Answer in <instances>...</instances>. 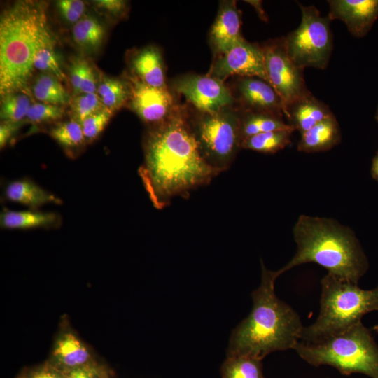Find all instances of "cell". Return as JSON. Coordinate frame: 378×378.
Here are the masks:
<instances>
[{"mask_svg":"<svg viewBox=\"0 0 378 378\" xmlns=\"http://www.w3.org/2000/svg\"><path fill=\"white\" fill-rule=\"evenodd\" d=\"M371 174L372 178L378 183V150L372 159Z\"/></svg>","mask_w":378,"mask_h":378,"instance_id":"60d3db41","label":"cell"},{"mask_svg":"<svg viewBox=\"0 0 378 378\" xmlns=\"http://www.w3.org/2000/svg\"><path fill=\"white\" fill-rule=\"evenodd\" d=\"M246 2H248L251 5H252L259 17L262 19V20L267 21V17L264 12L262 7V1H246Z\"/></svg>","mask_w":378,"mask_h":378,"instance_id":"ab89813d","label":"cell"},{"mask_svg":"<svg viewBox=\"0 0 378 378\" xmlns=\"http://www.w3.org/2000/svg\"><path fill=\"white\" fill-rule=\"evenodd\" d=\"M31 104L30 96L23 92L10 93L1 97V121L22 122L25 119Z\"/></svg>","mask_w":378,"mask_h":378,"instance_id":"f1b7e54d","label":"cell"},{"mask_svg":"<svg viewBox=\"0 0 378 378\" xmlns=\"http://www.w3.org/2000/svg\"><path fill=\"white\" fill-rule=\"evenodd\" d=\"M208 75L223 82L238 76L256 77L269 83L262 46L244 38L227 52L215 56Z\"/></svg>","mask_w":378,"mask_h":378,"instance_id":"8fae6325","label":"cell"},{"mask_svg":"<svg viewBox=\"0 0 378 378\" xmlns=\"http://www.w3.org/2000/svg\"><path fill=\"white\" fill-rule=\"evenodd\" d=\"M375 119H376L377 122H378V105H377V111H376V113H375Z\"/></svg>","mask_w":378,"mask_h":378,"instance_id":"7bdbcfd3","label":"cell"},{"mask_svg":"<svg viewBox=\"0 0 378 378\" xmlns=\"http://www.w3.org/2000/svg\"><path fill=\"white\" fill-rule=\"evenodd\" d=\"M64 113L63 106L42 102L32 103L24 120L36 125L52 122L61 119Z\"/></svg>","mask_w":378,"mask_h":378,"instance_id":"1f68e13d","label":"cell"},{"mask_svg":"<svg viewBox=\"0 0 378 378\" xmlns=\"http://www.w3.org/2000/svg\"><path fill=\"white\" fill-rule=\"evenodd\" d=\"M59 217L55 213L38 211H6L1 215V226L8 229L51 227L59 223Z\"/></svg>","mask_w":378,"mask_h":378,"instance_id":"44dd1931","label":"cell"},{"mask_svg":"<svg viewBox=\"0 0 378 378\" xmlns=\"http://www.w3.org/2000/svg\"><path fill=\"white\" fill-rule=\"evenodd\" d=\"M172 88L198 111L214 113L236 104L231 90L225 83L208 74L177 77L172 81Z\"/></svg>","mask_w":378,"mask_h":378,"instance_id":"30bf717a","label":"cell"},{"mask_svg":"<svg viewBox=\"0 0 378 378\" xmlns=\"http://www.w3.org/2000/svg\"><path fill=\"white\" fill-rule=\"evenodd\" d=\"M72 118L80 122L103 109L104 106L97 93H82L74 96L70 100Z\"/></svg>","mask_w":378,"mask_h":378,"instance_id":"4dcf8cb0","label":"cell"},{"mask_svg":"<svg viewBox=\"0 0 378 378\" xmlns=\"http://www.w3.org/2000/svg\"><path fill=\"white\" fill-rule=\"evenodd\" d=\"M75 43L85 52H93L102 46L105 29L94 17L84 15L72 29Z\"/></svg>","mask_w":378,"mask_h":378,"instance_id":"603a6c76","label":"cell"},{"mask_svg":"<svg viewBox=\"0 0 378 378\" xmlns=\"http://www.w3.org/2000/svg\"><path fill=\"white\" fill-rule=\"evenodd\" d=\"M341 140L340 127L332 115L301 134L298 150L304 153L327 151L338 145Z\"/></svg>","mask_w":378,"mask_h":378,"instance_id":"ac0fdd59","label":"cell"},{"mask_svg":"<svg viewBox=\"0 0 378 378\" xmlns=\"http://www.w3.org/2000/svg\"><path fill=\"white\" fill-rule=\"evenodd\" d=\"M56 43L50 28L47 4L18 1L0 17V95L23 92L29 95L34 59L43 47Z\"/></svg>","mask_w":378,"mask_h":378,"instance_id":"3957f363","label":"cell"},{"mask_svg":"<svg viewBox=\"0 0 378 378\" xmlns=\"http://www.w3.org/2000/svg\"><path fill=\"white\" fill-rule=\"evenodd\" d=\"M332 115L330 107L310 92L288 106L284 111L288 124L300 134Z\"/></svg>","mask_w":378,"mask_h":378,"instance_id":"2e32d148","label":"cell"},{"mask_svg":"<svg viewBox=\"0 0 378 378\" xmlns=\"http://www.w3.org/2000/svg\"><path fill=\"white\" fill-rule=\"evenodd\" d=\"M95 7L114 18H120L126 14L127 2L122 0L93 1Z\"/></svg>","mask_w":378,"mask_h":378,"instance_id":"d590c367","label":"cell"},{"mask_svg":"<svg viewBox=\"0 0 378 378\" xmlns=\"http://www.w3.org/2000/svg\"><path fill=\"white\" fill-rule=\"evenodd\" d=\"M144 148V162L139 173L158 209L176 197L188 196L220 174L201 155L184 106L176 105L165 120L150 127Z\"/></svg>","mask_w":378,"mask_h":378,"instance_id":"6da1fadb","label":"cell"},{"mask_svg":"<svg viewBox=\"0 0 378 378\" xmlns=\"http://www.w3.org/2000/svg\"><path fill=\"white\" fill-rule=\"evenodd\" d=\"M302 18L298 27L284 37L286 51L300 68L325 69L328 65L332 48L331 20L321 15L314 6L298 3Z\"/></svg>","mask_w":378,"mask_h":378,"instance_id":"ba28073f","label":"cell"},{"mask_svg":"<svg viewBox=\"0 0 378 378\" xmlns=\"http://www.w3.org/2000/svg\"><path fill=\"white\" fill-rule=\"evenodd\" d=\"M372 330L375 331L376 332H378V323L373 326Z\"/></svg>","mask_w":378,"mask_h":378,"instance_id":"b9f144b4","label":"cell"},{"mask_svg":"<svg viewBox=\"0 0 378 378\" xmlns=\"http://www.w3.org/2000/svg\"><path fill=\"white\" fill-rule=\"evenodd\" d=\"M96 373L87 366H82L71 369L66 378H96Z\"/></svg>","mask_w":378,"mask_h":378,"instance_id":"74e56055","label":"cell"},{"mask_svg":"<svg viewBox=\"0 0 378 378\" xmlns=\"http://www.w3.org/2000/svg\"><path fill=\"white\" fill-rule=\"evenodd\" d=\"M239 108L227 106L214 113L198 111L189 122L200 153L219 173L227 170L241 149Z\"/></svg>","mask_w":378,"mask_h":378,"instance_id":"52a82bcc","label":"cell"},{"mask_svg":"<svg viewBox=\"0 0 378 378\" xmlns=\"http://www.w3.org/2000/svg\"><path fill=\"white\" fill-rule=\"evenodd\" d=\"M57 8L66 22L76 24L84 15L85 4L80 0H59L56 2Z\"/></svg>","mask_w":378,"mask_h":378,"instance_id":"836d02e7","label":"cell"},{"mask_svg":"<svg viewBox=\"0 0 378 378\" xmlns=\"http://www.w3.org/2000/svg\"><path fill=\"white\" fill-rule=\"evenodd\" d=\"M214 56L223 54L244 39L241 34V13L235 1H222L209 31Z\"/></svg>","mask_w":378,"mask_h":378,"instance_id":"9a60e30c","label":"cell"},{"mask_svg":"<svg viewBox=\"0 0 378 378\" xmlns=\"http://www.w3.org/2000/svg\"><path fill=\"white\" fill-rule=\"evenodd\" d=\"M113 112L106 108L85 118L81 125L86 143L96 139L108 123Z\"/></svg>","mask_w":378,"mask_h":378,"instance_id":"d6a6232c","label":"cell"},{"mask_svg":"<svg viewBox=\"0 0 378 378\" xmlns=\"http://www.w3.org/2000/svg\"><path fill=\"white\" fill-rule=\"evenodd\" d=\"M89 62L82 57H74L69 66L70 83L74 96L80 94V84Z\"/></svg>","mask_w":378,"mask_h":378,"instance_id":"e575fe53","label":"cell"},{"mask_svg":"<svg viewBox=\"0 0 378 378\" xmlns=\"http://www.w3.org/2000/svg\"><path fill=\"white\" fill-rule=\"evenodd\" d=\"M220 372L222 378H265L262 360L247 356H227Z\"/></svg>","mask_w":378,"mask_h":378,"instance_id":"4316f807","label":"cell"},{"mask_svg":"<svg viewBox=\"0 0 378 378\" xmlns=\"http://www.w3.org/2000/svg\"><path fill=\"white\" fill-rule=\"evenodd\" d=\"M132 75L154 88H167L163 58L155 46L144 48L134 54L130 62Z\"/></svg>","mask_w":378,"mask_h":378,"instance_id":"e0dca14e","label":"cell"},{"mask_svg":"<svg viewBox=\"0 0 378 378\" xmlns=\"http://www.w3.org/2000/svg\"><path fill=\"white\" fill-rule=\"evenodd\" d=\"M29 378H60V377L50 368H43L33 373Z\"/></svg>","mask_w":378,"mask_h":378,"instance_id":"f35d334b","label":"cell"},{"mask_svg":"<svg viewBox=\"0 0 378 378\" xmlns=\"http://www.w3.org/2000/svg\"><path fill=\"white\" fill-rule=\"evenodd\" d=\"M20 122L1 121L0 125V147L3 148L18 130Z\"/></svg>","mask_w":378,"mask_h":378,"instance_id":"8d00e7d4","label":"cell"},{"mask_svg":"<svg viewBox=\"0 0 378 378\" xmlns=\"http://www.w3.org/2000/svg\"><path fill=\"white\" fill-rule=\"evenodd\" d=\"M6 198L36 209L48 203L60 204L62 200L29 179H20L9 183L5 190Z\"/></svg>","mask_w":378,"mask_h":378,"instance_id":"d6986e66","label":"cell"},{"mask_svg":"<svg viewBox=\"0 0 378 378\" xmlns=\"http://www.w3.org/2000/svg\"><path fill=\"white\" fill-rule=\"evenodd\" d=\"M262 48L269 83L281 97L286 110L309 92L304 78V69L289 57L284 37L269 41Z\"/></svg>","mask_w":378,"mask_h":378,"instance_id":"9c48e42d","label":"cell"},{"mask_svg":"<svg viewBox=\"0 0 378 378\" xmlns=\"http://www.w3.org/2000/svg\"><path fill=\"white\" fill-rule=\"evenodd\" d=\"M55 43L47 45L38 50L34 59V68L54 76L61 82H66L67 78L62 71L59 57L55 52Z\"/></svg>","mask_w":378,"mask_h":378,"instance_id":"f546056e","label":"cell"},{"mask_svg":"<svg viewBox=\"0 0 378 378\" xmlns=\"http://www.w3.org/2000/svg\"><path fill=\"white\" fill-rule=\"evenodd\" d=\"M328 18L342 21L356 38H363L378 18V0H330Z\"/></svg>","mask_w":378,"mask_h":378,"instance_id":"5bb4252c","label":"cell"},{"mask_svg":"<svg viewBox=\"0 0 378 378\" xmlns=\"http://www.w3.org/2000/svg\"><path fill=\"white\" fill-rule=\"evenodd\" d=\"M290 129L293 130L288 122H286L283 115L269 113L241 111L240 120L241 141L248 137L260 133Z\"/></svg>","mask_w":378,"mask_h":378,"instance_id":"ffe728a7","label":"cell"},{"mask_svg":"<svg viewBox=\"0 0 378 378\" xmlns=\"http://www.w3.org/2000/svg\"><path fill=\"white\" fill-rule=\"evenodd\" d=\"M320 312L316 321L304 327L300 341L316 343L341 333L378 311V286L371 290L326 274L321 281Z\"/></svg>","mask_w":378,"mask_h":378,"instance_id":"5b68a950","label":"cell"},{"mask_svg":"<svg viewBox=\"0 0 378 378\" xmlns=\"http://www.w3.org/2000/svg\"><path fill=\"white\" fill-rule=\"evenodd\" d=\"M293 130H281L260 133L244 139L241 148L264 153H275L291 144Z\"/></svg>","mask_w":378,"mask_h":378,"instance_id":"d4e9b609","label":"cell"},{"mask_svg":"<svg viewBox=\"0 0 378 378\" xmlns=\"http://www.w3.org/2000/svg\"><path fill=\"white\" fill-rule=\"evenodd\" d=\"M127 80L131 87L128 104L143 121L153 126L170 115L176 105L167 88L149 86L132 74L127 76Z\"/></svg>","mask_w":378,"mask_h":378,"instance_id":"7c38bea8","label":"cell"},{"mask_svg":"<svg viewBox=\"0 0 378 378\" xmlns=\"http://www.w3.org/2000/svg\"><path fill=\"white\" fill-rule=\"evenodd\" d=\"M98 83L97 94L105 108L114 113L129 102L131 87L127 79L102 75Z\"/></svg>","mask_w":378,"mask_h":378,"instance_id":"7402d4cb","label":"cell"},{"mask_svg":"<svg viewBox=\"0 0 378 378\" xmlns=\"http://www.w3.org/2000/svg\"><path fill=\"white\" fill-rule=\"evenodd\" d=\"M32 93L37 100L45 104L64 106L70 102L62 82L49 74L43 73L36 78Z\"/></svg>","mask_w":378,"mask_h":378,"instance_id":"484cf974","label":"cell"},{"mask_svg":"<svg viewBox=\"0 0 378 378\" xmlns=\"http://www.w3.org/2000/svg\"><path fill=\"white\" fill-rule=\"evenodd\" d=\"M261 267L260 285L251 294L252 309L232 331L227 356L262 360L272 352L293 349L300 341L304 327L298 314L275 294L277 272L267 269L262 260Z\"/></svg>","mask_w":378,"mask_h":378,"instance_id":"7a4b0ae2","label":"cell"},{"mask_svg":"<svg viewBox=\"0 0 378 378\" xmlns=\"http://www.w3.org/2000/svg\"><path fill=\"white\" fill-rule=\"evenodd\" d=\"M49 134L70 155L86 144L80 123L73 118L57 124Z\"/></svg>","mask_w":378,"mask_h":378,"instance_id":"83f0119b","label":"cell"},{"mask_svg":"<svg viewBox=\"0 0 378 378\" xmlns=\"http://www.w3.org/2000/svg\"><path fill=\"white\" fill-rule=\"evenodd\" d=\"M232 94L242 111L284 115L285 108L281 97L273 87L262 79L239 76Z\"/></svg>","mask_w":378,"mask_h":378,"instance_id":"4fadbf2b","label":"cell"},{"mask_svg":"<svg viewBox=\"0 0 378 378\" xmlns=\"http://www.w3.org/2000/svg\"><path fill=\"white\" fill-rule=\"evenodd\" d=\"M293 349L312 365H330L344 375L362 373L378 378V345L361 321L316 343L300 341Z\"/></svg>","mask_w":378,"mask_h":378,"instance_id":"8992f818","label":"cell"},{"mask_svg":"<svg viewBox=\"0 0 378 378\" xmlns=\"http://www.w3.org/2000/svg\"><path fill=\"white\" fill-rule=\"evenodd\" d=\"M53 355L59 363L71 369L84 366L90 359L88 349L71 333L64 335L58 340Z\"/></svg>","mask_w":378,"mask_h":378,"instance_id":"cb8c5ba5","label":"cell"},{"mask_svg":"<svg viewBox=\"0 0 378 378\" xmlns=\"http://www.w3.org/2000/svg\"><path fill=\"white\" fill-rule=\"evenodd\" d=\"M296 253L279 276L294 267L314 262L329 274L358 284L367 272L368 259L354 231L330 218L300 215L293 228Z\"/></svg>","mask_w":378,"mask_h":378,"instance_id":"277c9868","label":"cell"}]
</instances>
